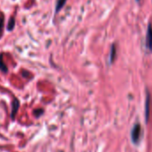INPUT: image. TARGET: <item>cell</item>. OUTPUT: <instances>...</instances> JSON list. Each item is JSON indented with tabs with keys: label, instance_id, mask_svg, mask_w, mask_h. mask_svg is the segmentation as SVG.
Segmentation results:
<instances>
[{
	"label": "cell",
	"instance_id": "cell-1",
	"mask_svg": "<svg viewBox=\"0 0 152 152\" xmlns=\"http://www.w3.org/2000/svg\"><path fill=\"white\" fill-rule=\"evenodd\" d=\"M141 132H142L141 125L140 124H135V125L132 127V132H131V139L134 144L139 143L140 136H141Z\"/></svg>",
	"mask_w": 152,
	"mask_h": 152
},
{
	"label": "cell",
	"instance_id": "cell-2",
	"mask_svg": "<svg viewBox=\"0 0 152 152\" xmlns=\"http://www.w3.org/2000/svg\"><path fill=\"white\" fill-rule=\"evenodd\" d=\"M146 45L149 51L152 52V24L149 23L148 26L147 31V37H146Z\"/></svg>",
	"mask_w": 152,
	"mask_h": 152
},
{
	"label": "cell",
	"instance_id": "cell-3",
	"mask_svg": "<svg viewBox=\"0 0 152 152\" xmlns=\"http://www.w3.org/2000/svg\"><path fill=\"white\" fill-rule=\"evenodd\" d=\"M149 104H150V97L148 92L147 93V98H146V103H145V116H146V121H148L149 118Z\"/></svg>",
	"mask_w": 152,
	"mask_h": 152
},
{
	"label": "cell",
	"instance_id": "cell-4",
	"mask_svg": "<svg viewBox=\"0 0 152 152\" xmlns=\"http://www.w3.org/2000/svg\"><path fill=\"white\" fill-rule=\"evenodd\" d=\"M115 54H116V48H115V45H113L111 47V52H110V56H109L110 63H112L114 61V59L115 57Z\"/></svg>",
	"mask_w": 152,
	"mask_h": 152
},
{
	"label": "cell",
	"instance_id": "cell-5",
	"mask_svg": "<svg viewBox=\"0 0 152 152\" xmlns=\"http://www.w3.org/2000/svg\"><path fill=\"white\" fill-rule=\"evenodd\" d=\"M65 2H66V0H57V4H56V12H58L64 7V5L65 4Z\"/></svg>",
	"mask_w": 152,
	"mask_h": 152
},
{
	"label": "cell",
	"instance_id": "cell-6",
	"mask_svg": "<svg viewBox=\"0 0 152 152\" xmlns=\"http://www.w3.org/2000/svg\"><path fill=\"white\" fill-rule=\"evenodd\" d=\"M3 26H4V15L1 14L0 15V34L2 33Z\"/></svg>",
	"mask_w": 152,
	"mask_h": 152
},
{
	"label": "cell",
	"instance_id": "cell-7",
	"mask_svg": "<svg viewBox=\"0 0 152 152\" xmlns=\"http://www.w3.org/2000/svg\"><path fill=\"white\" fill-rule=\"evenodd\" d=\"M2 61H3V59H2V56H0V69H1L2 71H4V72H6L7 69V67H6V66H4L5 64L2 63Z\"/></svg>",
	"mask_w": 152,
	"mask_h": 152
},
{
	"label": "cell",
	"instance_id": "cell-8",
	"mask_svg": "<svg viewBox=\"0 0 152 152\" xmlns=\"http://www.w3.org/2000/svg\"><path fill=\"white\" fill-rule=\"evenodd\" d=\"M15 27V20H14V18H11L10 19V22H9V26H8V29L11 31V30H13V28Z\"/></svg>",
	"mask_w": 152,
	"mask_h": 152
}]
</instances>
